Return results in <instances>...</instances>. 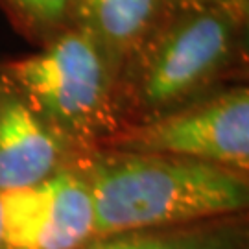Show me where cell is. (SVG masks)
<instances>
[{"label": "cell", "instance_id": "obj_9", "mask_svg": "<svg viewBox=\"0 0 249 249\" xmlns=\"http://www.w3.org/2000/svg\"><path fill=\"white\" fill-rule=\"evenodd\" d=\"M0 11L36 48L76 26L78 0H0Z\"/></svg>", "mask_w": 249, "mask_h": 249}, {"label": "cell", "instance_id": "obj_11", "mask_svg": "<svg viewBox=\"0 0 249 249\" xmlns=\"http://www.w3.org/2000/svg\"><path fill=\"white\" fill-rule=\"evenodd\" d=\"M0 249H2V205H0Z\"/></svg>", "mask_w": 249, "mask_h": 249}, {"label": "cell", "instance_id": "obj_6", "mask_svg": "<svg viewBox=\"0 0 249 249\" xmlns=\"http://www.w3.org/2000/svg\"><path fill=\"white\" fill-rule=\"evenodd\" d=\"M78 153L0 74V196L45 181Z\"/></svg>", "mask_w": 249, "mask_h": 249}, {"label": "cell", "instance_id": "obj_7", "mask_svg": "<svg viewBox=\"0 0 249 249\" xmlns=\"http://www.w3.org/2000/svg\"><path fill=\"white\" fill-rule=\"evenodd\" d=\"M172 9L170 0H78L76 26L92 37L118 74Z\"/></svg>", "mask_w": 249, "mask_h": 249}, {"label": "cell", "instance_id": "obj_2", "mask_svg": "<svg viewBox=\"0 0 249 249\" xmlns=\"http://www.w3.org/2000/svg\"><path fill=\"white\" fill-rule=\"evenodd\" d=\"M249 9H172L118 72L120 129L248 83Z\"/></svg>", "mask_w": 249, "mask_h": 249}, {"label": "cell", "instance_id": "obj_8", "mask_svg": "<svg viewBox=\"0 0 249 249\" xmlns=\"http://www.w3.org/2000/svg\"><path fill=\"white\" fill-rule=\"evenodd\" d=\"M244 214L207 222L98 236L83 249H246Z\"/></svg>", "mask_w": 249, "mask_h": 249}, {"label": "cell", "instance_id": "obj_3", "mask_svg": "<svg viewBox=\"0 0 249 249\" xmlns=\"http://www.w3.org/2000/svg\"><path fill=\"white\" fill-rule=\"evenodd\" d=\"M0 74L76 150H94L120 131L116 69L81 28L0 61Z\"/></svg>", "mask_w": 249, "mask_h": 249}, {"label": "cell", "instance_id": "obj_4", "mask_svg": "<svg viewBox=\"0 0 249 249\" xmlns=\"http://www.w3.org/2000/svg\"><path fill=\"white\" fill-rule=\"evenodd\" d=\"M98 148L159 153L249 174V87L236 83L142 124L125 125Z\"/></svg>", "mask_w": 249, "mask_h": 249}, {"label": "cell", "instance_id": "obj_5", "mask_svg": "<svg viewBox=\"0 0 249 249\" xmlns=\"http://www.w3.org/2000/svg\"><path fill=\"white\" fill-rule=\"evenodd\" d=\"M2 249H83L96 238L90 188L72 162L34 187L0 196Z\"/></svg>", "mask_w": 249, "mask_h": 249}, {"label": "cell", "instance_id": "obj_1", "mask_svg": "<svg viewBox=\"0 0 249 249\" xmlns=\"http://www.w3.org/2000/svg\"><path fill=\"white\" fill-rule=\"evenodd\" d=\"M96 216V238L244 214L249 176L201 160L106 148L80 151Z\"/></svg>", "mask_w": 249, "mask_h": 249}, {"label": "cell", "instance_id": "obj_10", "mask_svg": "<svg viewBox=\"0 0 249 249\" xmlns=\"http://www.w3.org/2000/svg\"><path fill=\"white\" fill-rule=\"evenodd\" d=\"M176 9H205V8H231L249 9V0H170Z\"/></svg>", "mask_w": 249, "mask_h": 249}]
</instances>
